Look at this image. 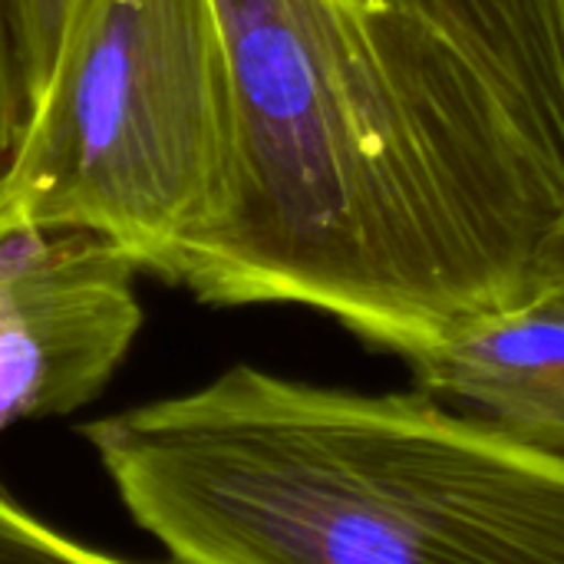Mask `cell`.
<instances>
[{"instance_id": "cell-8", "label": "cell", "mask_w": 564, "mask_h": 564, "mask_svg": "<svg viewBox=\"0 0 564 564\" xmlns=\"http://www.w3.org/2000/svg\"><path fill=\"white\" fill-rule=\"evenodd\" d=\"M30 112V86L23 73V50L13 0H0V175L7 172Z\"/></svg>"}, {"instance_id": "cell-7", "label": "cell", "mask_w": 564, "mask_h": 564, "mask_svg": "<svg viewBox=\"0 0 564 564\" xmlns=\"http://www.w3.org/2000/svg\"><path fill=\"white\" fill-rule=\"evenodd\" d=\"M0 564H142L99 552L0 492Z\"/></svg>"}, {"instance_id": "cell-2", "label": "cell", "mask_w": 564, "mask_h": 564, "mask_svg": "<svg viewBox=\"0 0 564 564\" xmlns=\"http://www.w3.org/2000/svg\"><path fill=\"white\" fill-rule=\"evenodd\" d=\"M79 436L175 564H564V463L416 387L235 364Z\"/></svg>"}, {"instance_id": "cell-5", "label": "cell", "mask_w": 564, "mask_h": 564, "mask_svg": "<svg viewBox=\"0 0 564 564\" xmlns=\"http://www.w3.org/2000/svg\"><path fill=\"white\" fill-rule=\"evenodd\" d=\"M406 367L426 397L564 463V301L542 294L479 317Z\"/></svg>"}, {"instance_id": "cell-9", "label": "cell", "mask_w": 564, "mask_h": 564, "mask_svg": "<svg viewBox=\"0 0 564 564\" xmlns=\"http://www.w3.org/2000/svg\"><path fill=\"white\" fill-rule=\"evenodd\" d=\"M13 10H17V30H20V50H23V73H26L30 102H33V96L50 76L69 0H13Z\"/></svg>"}, {"instance_id": "cell-10", "label": "cell", "mask_w": 564, "mask_h": 564, "mask_svg": "<svg viewBox=\"0 0 564 564\" xmlns=\"http://www.w3.org/2000/svg\"><path fill=\"white\" fill-rule=\"evenodd\" d=\"M549 294L564 301V192L558 225H555V241H552V268H549Z\"/></svg>"}, {"instance_id": "cell-1", "label": "cell", "mask_w": 564, "mask_h": 564, "mask_svg": "<svg viewBox=\"0 0 564 564\" xmlns=\"http://www.w3.org/2000/svg\"><path fill=\"white\" fill-rule=\"evenodd\" d=\"M231 192L175 284L400 360L549 294L564 165L443 33L370 0H212Z\"/></svg>"}, {"instance_id": "cell-6", "label": "cell", "mask_w": 564, "mask_h": 564, "mask_svg": "<svg viewBox=\"0 0 564 564\" xmlns=\"http://www.w3.org/2000/svg\"><path fill=\"white\" fill-rule=\"evenodd\" d=\"M453 40L564 165V0H370Z\"/></svg>"}, {"instance_id": "cell-4", "label": "cell", "mask_w": 564, "mask_h": 564, "mask_svg": "<svg viewBox=\"0 0 564 564\" xmlns=\"http://www.w3.org/2000/svg\"><path fill=\"white\" fill-rule=\"evenodd\" d=\"M142 268L76 228L0 235V433L89 406L139 330Z\"/></svg>"}, {"instance_id": "cell-3", "label": "cell", "mask_w": 564, "mask_h": 564, "mask_svg": "<svg viewBox=\"0 0 564 564\" xmlns=\"http://www.w3.org/2000/svg\"><path fill=\"white\" fill-rule=\"evenodd\" d=\"M235 122L212 0H69L0 175V235L93 231L175 284L231 192Z\"/></svg>"}]
</instances>
